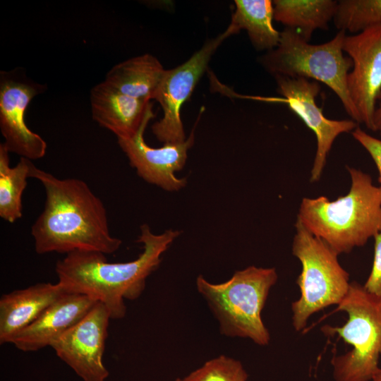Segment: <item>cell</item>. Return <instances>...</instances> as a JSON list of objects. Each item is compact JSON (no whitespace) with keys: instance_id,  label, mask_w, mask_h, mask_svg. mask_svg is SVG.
Returning <instances> with one entry per match:
<instances>
[{"instance_id":"6da1fadb","label":"cell","mask_w":381,"mask_h":381,"mask_svg":"<svg viewBox=\"0 0 381 381\" xmlns=\"http://www.w3.org/2000/svg\"><path fill=\"white\" fill-rule=\"evenodd\" d=\"M30 178L43 186L44 207L31 227L37 254L90 250L115 253L121 239L109 230L106 207L83 180L59 179L34 164Z\"/></svg>"},{"instance_id":"7a4b0ae2","label":"cell","mask_w":381,"mask_h":381,"mask_svg":"<svg viewBox=\"0 0 381 381\" xmlns=\"http://www.w3.org/2000/svg\"><path fill=\"white\" fill-rule=\"evenodd\" d=\"M180 234L172 229L155 234L143 224L136 241L143 244V250L136 259L126 262H109L105 254L97 251L69 253L56 264L58 282L68 293L103 303L111 319H121L126 313L124 300L140 297L147 277L159 267L162 254Z\"/></svg>"},{"instance_id":"3957f363","label":"cell","mask_w":381,"mask_h":381,"mask_svg":"<svg viewBox=\"0 0 381 381\" xmlns=\"http://www.w3.org/2000/svg\"><path fill=\"white\" fill-rule=\"evenodd\" d=\"M351 177L347 194L335 200L321 195L303 198L297 219L337 254L363 246L381 232V188L368 174L346 167Z\"/></svg>"},{"instance_id":"277c9868","label":"cell","mask_w":381,"mask_h":381,"mask_svg":"<svg viewBox=\"0 0 381 381\" xmlns=\"http://www.w3.org/2000/svg\"><path fill=\"white\" fill-rule=\"evenodd\" d=\"M278 275L275 268L249 266L234 272L227 281L212 284L202 275L196 288L218 320L222 334L248 338L260 346L270 340L261 313Z\"/></svg>"},{"instance_id":"5b68a950","label":"cell","mask_w":381,"mask_h":381,"mask_svg":"<svg viewBox=\"0 0 381 381\" xmlns=\"http://www.w3.org/2000/svg\"><path fill=\"white\" fill-rule=\"evenodd\" d=\"M346 36V31L339 30L330 41L311 44L295 30L285 28L280 32L277 48L264 55L261 61L274 76L311 78L325 84L339 97L352 120L360 123L347 88V75L353 61L344 56Z\"/></svg>"},{"instance_id":"8992f818","label":"cell","mask_w":381,"mask_h":381,"mask_svg":"<svg viewBox=\"0 0 381 381\" xmlns=\"http://www.w3.org/2000/svg\"><path fill=\"white\" fill-rule=\"evenodd\" d=\"M335 311L347 314L346 323L341 327L325 325L322 330L338 334L352 349L332 359L334 380L372 381L380 369L381 300L353 282Z\"/></svg>"},{"instance_id":"52a82bcc","label":"cell","mask_w":381,"mask_h":381,"mask_svg":"<svg viewBox=\"0 0 381 381\" xmlns=\"http://www.w3.org/2000/svg\"><path fill=\"white\" fill-rule=\"evenodd\" d=\"M295 228L292 254L301 262L302 270L296 280L301 296L292 303L291 310L294 328L299 332L313 314L339 304L350 282L349 273L338 260L339 254L298 219Z\"/></svg>"},{"instance_id":"ba28073f","label":"cell","mask_w":381,"mask_h":381,"mask_svg":"<svg viewBox=\"0 0 381 381\" xmlns=\"http://www.w3.org/2000/svg\"><path fill=\"white\" fill-rule=\"evenodd\" d=\"M231 35L227 28L224 32L207 41L185 63L165 70L154 97L164 112L163 117L152 126V133L159 141L179 143L186 140L180 114L181 106L190 97L214 52Z\"/></svg>"},{"instance_id":"9c48e42d","label":"cell","mask_w":381,"mask_h":381,"mask_svg":"<svg viewBox=\"0 0 381 381\" xmlns=\"http://www.w3.org/2000/svg\"><path fill=\"white\" fill-rule=\"evenodd\" d=\"M46 88L20 68L0 72V130L9 152L30 160L44 156L47 143L28 127L25 117L30 102Z\"/></svg>"},{"instance_id":"30bf717a","label":"cell","mask_w":381,"mask_h":381,"mask_svg":"<svg viewBox=\"0 0 381 381\" xmlns=\"http://www.w3.org/2000/svg\"><path fill=\"white\" fill-rule=\"evenodd\" d=\"M110 319L107 307L97 302L51 346L56 356L83 381H105L109 375L103 355Z\"/></svg>"},{"instance_id":"8fae6325","label":"cell","mask_w":381,"mask_h":381,"mask_svg":"<svg viewBox=\"0 0 381 381\" xmlns=\"http://www.w3.org/2000/svg\"><path fill=\"white\" fill-rule=\"evenodd\" d=\"M343 51L353 61L347 75V88L360 123L374 128L377 99L381 97V25L346 36Z\"/></svg>"},{"instance_id":"7c38bea8","label":"cell","mask_w":381,"mask_h":381,"mask_svg":"<svg viewBox=\"0 0 381 381\" xmlns=\"http://www.w3.org/2000/svg\"><path fill=\"white\" fill-rule=\"evenodd\" d=\"M278 92L284 97L280 101L286 103L315 135L317 150L310 171L312 183L320 180L327 158L334 141L340 134L353 131L358 127L353 120H332L325 116L316 104L320 91L318 82L298 78L275 76Z\"/></svg>"},{"instance_id":"4fadbf2b","label":"cell","mask_w":381,"mask_h":381,"mask_svg":"<svg viewBox=\"0 0 381 381\" xmlns=\"http://www.w3.org/2000/svg\"><path fill=\"white\" fill-rule=\"evenodd\" d=\"M151 119H147L132 138L117 139L118 144L140 178L164 190L178 191L186 186L187 181L176 177L175 172L182 169L186 164L188 150L194 143L193 131L182 143L152 147L144 139L145 131Z\"/></svg>"},{"instance_id":"5bb4252c","label":"cell","mask_w":381,"mask_h":381,"mask_svg":"<svg viewBox=\"0 0 381 381\" xmlns=\"http://www.w3.org/2000/svg\"><path fill=\"white\" fill-rule=\"evenodd\" d=\"M97 302L87 296L67 292L18 333L11 344L24 352L51 346L85 317Z\"/></svg>"},{"instance_id":"9a60e30c","label":"cell","mask_w":381,"mask_h":381,"mask_svg":"<svg viewBox=\"0 0 381 381\" xmlns=\"http://www.w3.org/2000/svg\"><path fill=\"white\" fill-rule=\"evenodd\" d=\"M90 104L92 119L117 139L132 138L147 119L155 117L150 102L122 94L104 81L92 88Z\"/></svg>"},{"instance_id":"2e32d148","label":"cell","mask_w":381,"mask_h":381,"mask_svg":"<svg viewBox=\"0 0 381 381\" xmlns=\"http://www.w3.org/2000/svg\"><path fill=\"white\" fill-rule=\"evenodd\" d=\"M66 293L59 282H47L3 294L0 298V344H11L18 333Z\"/></svg>"},{"instance_id":"e0dca14e","label":"cell","mask_w":381,"mask_h":381,"mask_svg":"<svg viewBox=\"0 0 381 381\" xmlns=\"http://www.w3.org/2000/svg\"><path fill=\"white\" fill-rule=\"evenodd\" d=\"M164 72L156 57L145 54L114 66L104 81L122 94L150 102L154 99Z\"/></svg>"},{"instance_id":"ac0fdd59","label":"cell","mask_w":381,"mask_h":381,"mask_svg":"<svg viewBox=\"0 0 381 381\" xmlns=\"http://www.w3.org/2000/svg\"><path fill=\"white\" fill-rule=\"evenodd\" d=\"M274 19L295 30L307 42L316 29L327 30L338 1L334 0H274Z\"/></svg>"},{"instance_id":"d6986e66","label":"cell","mask_w":381,"mask_h":381,"mask_svg":"<svg viewBox=\"0 0 381 381\" xmlns=\"http://www.w3.org/2000/svg\"><path fill=\"white\" fill-rule=\"evenodd\" d=\"M236 10L228 28L232 34L244 29L253 46L258 50H272L280 40L272 25L273 3L270 0H236Z\"/></svg>"},{"instance_id":"ffe728a7","label":"cell","mask_w":381,"mask_h":381,"mask_svg":"<svg viewBox=\"0 0 381 381\" xmlns=\"http://www.w3.org/2000/svg\"><path fill=\"white\" fill-rule=\"evenodd\" d=\"M9 152L0 144V217L12 224L22 217V195L30 178L32 160L20 157L15 167L10 166Z\"/></svg>"},{"instance_id":"44dd1931","label":"cell","mask_w":381,"mask_h":381,"mask_svg":"<svg viewBox=\"0 0 381 381\" xmlns=\"http://www.w3.org/2000/svg\"><path fill=\"white\" fill-rule=\"evenodd\" d=\"M333 19L339 30L356 34L381 25V0L338 1Z\"/></svg>"},{"instance_id":"7402d4cb","label":"cell","mask_w":381,"mask_h":381,"mask_svg":"<svg viewBox=\"0 0 381 381\" xmlns=\"http://www.w3.org/2000/svg\"><path fill=\"white\" fill-rule=\"evenodd\" d=\"M241 363L226 356L211 359L183 378V381H246Z\"/></svg>"},{"instance_id":"603a6c76","label":"cell","mask_w":381,"mask_h":381,"mask_svg":"<svg viewBox=\"0 0 381 381\" xmlns=\"http://www.w3.org/2000/svg\"><path fill=\"white\" fill-rule=\"evenodd\" d=\"M374 258L370 275L363 285L370 294L381 300V232L375 236Z\"/></svg>"},{"instance_id":"cb8c5ba5","label":"cell","mask_w":381,"mask_h":381,"mask_svg":"<svg viewBox=\"0 0 381 381\" xmlns=\"http://www.w3.org/2000/svg\"><path fill=\"white\" fill-rule=\"evenodd\" d=\"M351 134L373 159L379 172L378 181L381 188V140L369 135L358 126Z\"/></svg>"},{"instance_id":"d4e9b609","label":"cell","mask_w":381,"mask_h":381,"mask_svg":"<svg viewBox=\"0 0 381 381\" xmlns=\"http://www.w3.org/2000/svg\"><path fill=\"white\" fill-rule=\"evenodd\" d=\"M374 131H377L381 137V101L379 106L376 107L374 114Z\"/></svg>"},{"instance_id":"484cf974","label":"cell","mask_w":381,"mask_h":381,"mask_svg":"<svg viewBox=\"0 0 381 381\" xmlns=\"http://www.w3.org/2000/svg\"><path fill=\"white\" fill-rule=\"evenodd\" d=\"M372 381H381V368L376 373Z\"/></svg>"},{"instance_id":"4316f807","label":"cell","mask_w":381,"mask_h":381,"mask_svg":"<svg viewBox=\"0 0 381 381\" xmlns=\"http://www.w3.org/2000/svg\"><path fill=\"white\" fill-rule=\"evenodd\" d=\"M175 381H183L181 378H177Z\"/></svg>"}]
</instances>
